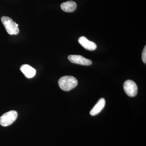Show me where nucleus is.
<instances>
[{"label": "nucleus", "instance_id": "nucleus-1", "mask_svg": "<svg viewBox=\"0 0 146 146\" xmlns=\"http://www.w3.org/2000/svg\"><path fill=\"white\" fill-rule=\"evenodd\" d=\"M78 80L72 76H65L59 79L58 85L64 91H70L75 88L78 85Z\"/></svg>", "mask_w": 146, "mask_h": 146}, {"label": "nucleus", "instance_id": "nucleus-2", "mask_svg": "<svg viewBox=\"0 0 146 146\" xmlns=\"http://www.w3.org/2000/svg\"><path fill=\"white\" fill-rule=\"evenodd\" d=\"M1 20L8 34L11 35H16L19 33L18 25L16 24V22H13L11 18L7 16H3Z\"/></svg>", "mask_w": 146, "mask_h": 146}, {"label": "nucleus", "instance_id": "nucleus-3", "mask_svg": "<svg viewBox=\"0 0 146 146\" xmlns=\"http://www.w3.org/2000/svg\"><path fill=\"white\" fill-rule=\"evenodd\" d=\"M18 113L15 110L6 112L0 117V124L3 127L10 125L16 121Z\"/></svg>", "mask_w": 146, "mask_h": 146}, {"label": "nucleus", "instance_id": "nucleus-4", "mask_svg": "<svg viewBox=\"0 0 146 146\" xmlns=\"http://www.w3.org/2000/svg\"><path fill=\"white\" fill-rule=\"evenodd\" d=\"M123 89L129 96L135 97L138 93V86L133 80H126L123 84Z\"/></svg>", "mask_w": 146, "mask_h": 146}, {"label": "nucleus", "instance_id": "nucleus-5", "mask_svg": "<svg viewBox=\"0 0 146 146\" xmlns=\"http://www.w3.org/2000/svg\"><path fill=\"white\" fill-rule=\"evenodd\" d=\"M68 59L72 63L79 65H89L92 63L91 60L80 55H70L68 56Z\"/></svg>", "mask_w": 146, "mask_h": 146}, {"label": "nucleus", "instance_id": "nucleus-6", "mask_svg": "<svg viewBox=\"0 0 146 146\" xmlns=\"http://www.w3.org/2000/svg\"><path fill=\"white\" fill-rule=\"evenodd\" d=\"M78 42L83 48L89 50H94L96 49V43L88 40L85 36H81L79 38Z\"/></svg>", "mask_w": 146, "mask_h": 146}, {"label": "nucleus", "instance_id": "nucleus-7", "mask_svg": "<svg viewBox=\"0 0 146 146\" xmlns=\"http://www.w3.org/2000/svg\"><path fill=\"white\" fill-rule=\"evenodd\" d=\"M20 70L27 78H33L36 74V70L27 64L22 65L20 68Z\"/></svg>", "mask_w": 146, "mask_h": 146}, {"label": "nucleus", "instance_id": "nucleus-8", "mask_svg": "<svg viewBox=\"0 0 146 146\" xmlns=\"http://www.w3.org/2000/svg\"><path fill=\"white\" fill-rule=\"evenodd\" d=\"M105 104L106 101L103 98H101L90 111V115L92 116H95L99 114L104 108Z\"/></svg>", "mask_w": 146, "mask_h": 146}, {"label": "nucleus", "instance_id": "nucleus-9", "mask_svg": "<svg viewBox=\"0 0 146 146\" xmlns=\"http://www.w3.org/2000/svg\"><path fill=\"white\" fill-rule=\"evenodd\" d=\"M62 10L66 12H72L76 10L77 4L73 1H68L62 3L60 5Z\"/></svg>", "mask_w": 146, "mask_h": 146}, {"label": "nucleus", "instance_id": "nucleus-10", "mask_svg": "<svg viewBox=\"0 0 146 146\" xmlns=\"http://www.w3.org/2000/svg\"><path fill=\"white\" fill-rule=\"evenodd\" d=\"M142 60L145 63H146V46L144 47V49L142 52Z\"/></svg>", "mask_w": 146, "mask_h": 146}]
</instances>
